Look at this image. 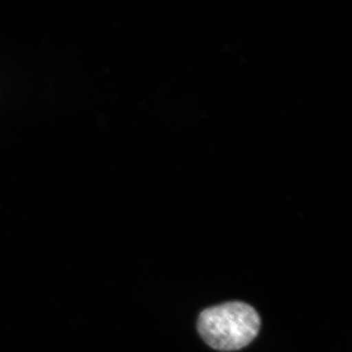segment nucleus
<instances>
[{
    "label": "nucleus",
    "mask_w": 352,
    "mask_h": 352,
    "mask_svg": "<svg viewBox=\"0 0 352 352\" xmlns=\"http://www.w3.org/2000/svg\"><path fill=\"white\" fill-rule=\"evenodd\" d=\"M261 319L256 310L239 302L208 308L198 320L199 333L212 349L233 351L248 346L258 335Z\"/></svg>",
    "instance_id": "nucleus-1"
}]
</instances>
